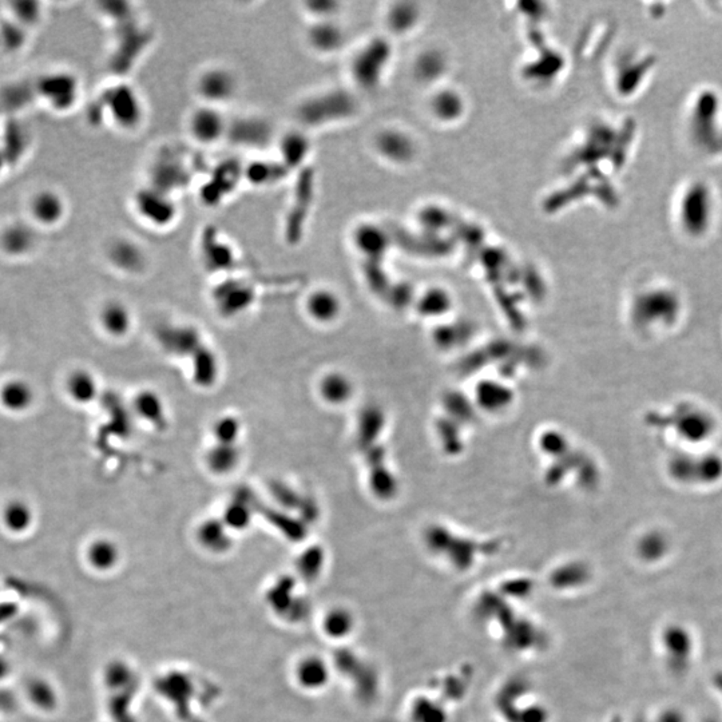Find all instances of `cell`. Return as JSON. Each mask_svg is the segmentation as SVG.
<instances>
[{
  "mask_svg": "<svg viewBox=\"0 0 722 722\" xmlns=\"http://www.w3.org/2000/svg\"><path fill=\"white\" fill-rule=\"evenodd\" d=\"M682 134L688 147L701 159L722 158V94L701 86L689 96L682 110Z\"/></svg>",
  "mask_w": 722,
  "mask_h": 722,
  "instance_id": "cell-1",
  "label": "cell"
},
{
  "mask_svg": "<svg viewBox=\"0 0 722 722\" xmlns=\"http://www.w3.org/2000/svg\"><path fill=\"white\" fill-rule=\"evenodd\" d=\"M674 229L688 241L700 242L714 232L720 217V197L711 182L695 177L681 183L671 198Z\"/></svg>",
  "mask_w": 722,
  "mask_h": 722,
  "instance_id": "cell-2",
  "label": "cell"
},
{
  "mask_svg": "<svg viewBox=\"0 0 722 722\" xmlns=\"http://www.w3.org/2000/svg\"><path fill=\"white\" fill-rule=\"evenodd\" d=\"M88 118L119 134L134 136L146 125L147 103L136 84L125 78L115 79L99 91Z\"/></svg>",
  "mask_w": 722,
  "mask_h": 722,
  "instance_id": "cell-3",
  "label": "cell"
},
{
  "mask_svg": "<svg viewBox=\"0 0 722 722\" xmlns=\"http://www.w3.org/2000/svg\"><path fill=\"white\" fill-rule=\"evenodd\" d=\"M130 209L142 226L154 232H167L180 220L177 195L147 182L131 193Z\"/></svg>",
  "mask_w": 722,
  "mask_h": 722,
  "instance_id": "cell-4",
  "label": "cell"
},
{
  "mask_svg": "<svg viewBox=\"0 0 722 722\" xmlns=\"http://www.w3.org/2000/svg\"><path fill=\"white\" fill-rule=\"evenodd\" d=\"M193 91L198 103L226 109L241 94V77L225 63H209L197 72Z\"/></svg>",
  "mask_w": 722,
  "mask_h": 722,
  "instance_id": "cell-5",
  "label": "cell"
},
{
  "mask_svg": "<svg viewBox=\"0 0 722 722\" xmlns=\"http://www.w3.org/2000/svg\"><path fill=\"white\" fill-rule=\"evenodd\" d=\"M658 56L639 47L629 48L617 59L614 71V90L622 99L639 97L648 87L657 69Z\"/></svg>",
  "mask_w": 722,
  "mask_h": 722,
  "instance_id": "cell-6",
  "label": "cell"
},
{
  "mask_svg": "<svg viewBox=\"0 0 722 722\" xmlns=\"http://www.w3.org/2000/svg\"><path fill=\"white\" fill-rule=\"evenodd\" d=\"M38 102L55 114H69L75 110L82 98L81 77L71 70H53L34 81Z\"/></svg>",
  "mask_w": 722,
  "mask_h": 722,
  "instance_id": "cell-7",
  "label": "cell"
},
{
  "mask_svg": "<svg viewBox=\"0 0 722 722\" xmlns=\"http://www.w3.org/2000/svg\"><path fill=\"white\" fill-rule=\"evenodd\" d=\"M230 117L223 109L197 103L188 112L185 130L188 138L202 149L216 147L226 142Z\"/></svg>",
  "mask_w": 722,
  "mask_h": 722,
  "instance_id": "cell-8",
  "label": "cell"
},
{
  "mask_svg": "<svg viewBox=\"0 0 722 722\" xmlns=\"http://www.w3.org/2000/svg\"><path fill=\"white\" fill-rule=\"evenodd\" d=\"M106 263L126 276H139L146 272L150 256L145 245L130 235H114L103 248Z\"/></svg>",
  "mask_w": 722,
  "mask_h": 722,
  "instance_id": "cell-9",
  "label": "cell"
},
{
  "mask_svg": "<svg viewBox=\"0 0 722 722\" xmlns=\"http://www.w3.org/2000/svg\"><path fill=\"white\" fill-rule=\"evenodd\" d=\"M272 124L257 114H241L230 117L226 142H232L248 152H264L269 146H275L277 134Z\"/></svg>",
  "mask_w": 722,
  "mask_h": 722,
  "instance_id": "cell-10",
  "label": "cell"
},
{
  "mask_svg": "<svg viewBox=\"0 0 722 722\" xmlns=\"http://www.w3.org/2000/svg\"><path fill=\"white\" fill-rule=\"evenodd\" d=\"M66 197L53 188H43L29 197L27 213L29 223L38 229H54L69 216Z\"/></svg>",
  "mask_w": 722,
  "mask_h": 722,
  "instance_id": "cell-11",
  "label": "cell"
},
{
  "mask_svg": "<svg viewBox=\"0 0 722 722\" xmlns=\"http://www.w3.org/2000/svg\"><path fill=\"white\" fill-rule=\"evenodd\" d=\"M190 171L192 169L185 162L183 157L169 149L165 153L154 157L146 182L178 195L180 189L192 178Z\"/></svg>",
  "mask_w": 722,
  "mask_h": 722,
  "instance_id": "cell-12",
  "label": "cell"
},
{
  "mask_svg": "<svg viewBox=\"0 0 722 722\" xmlns=\"http://www.w3.org/2000/svg\"><path fill=\"white\" fill-rule=\"evenodd\" d=\"M39 244V229L29 221H13L0 229V253L7 258H28L37 253Z\"/></svg>",
  "mask_w": 722,
  "mask_h": 722,
  "instance_id": "cell-13",
  "label": "cell"
},
{
  "mask_svg": "<svg viewBox=\"0 0 722 722\" xmlns=\"http://www.w3.org/2000/svg\"><path fill=\"white\" fill-rule=\"evenodd\" d=\"M238 183H244V164L228 159L208 176L206 183L201 188V195L208 202L206 205H220L223 198L233 195Z\"/></svg>",
  "mask_w": 722,
  "mask_h": 722,
  "instance_id": "cell-14",
  "label": "cell"
},
{
  "mask_svg": "<svg viewBox=\"0 0 722 722\" xmlns=\"http://www.w3.org/2000/svg\"><path fill=\"white\" fill-rule=\"evenodd\" d=\"M38 402V390L34 384L22 377L11 376L0 383V408L10 415H25Z\"/></svg>",
  "mask_w": 722,
  "mask_h": 722,
  "instance_id": "cell-15",
  "label": "cell"
},
{
  "mask_svg": "<svg viewBox=\"0 0 722 722\" xmlns=\"http://www.w3.org/2000/svg\"><path fill=\"white\" fill-rule=\"evenodd\" d=\"M291 170L278 158H254L244 164V183L256 189L276 188L291 176Z\"/></svg>",
  "mask_w": 722,
  "mask_h": 722,
  "instance_id": "cell-16",
  "label": "cell"
},
{
  "mask_svg": "<svg viewBox=\"0 0 722 722\" xmlns=\"http://www.w3.org/2000/svg\"><path fill=\"white\" fill-rule=\"evenodd\" d=\"M37 522L34 506L25 498H10L0 507V526L13 537L28 534Z\"/></svg>",
  "mask_w": 722,
  "mask_h": 722,
  "instance_id": "cell-17",
  "label": "cell"
},
{
  "mask_svg": "<svg viewBox=\"0 0 722 722\" xmlns=\"http://www.w3.org/2000/svg\"><path fill=\"white\" fill-rule=\"evenodd\" d=\"M277 149V158L291 171L304 165L310 154V140L306 136V129L292 127L277 134L275 142Z\"/></svg>",
  "mask_w": 722,
  "mask_h": 722,
  "instance_id": "cell-18",
  "label": "cell"
},
{
  "mask_svg": "<svg viewBox=\"0 0 722 722\" xmlns=\"http://www.w3.org/2000/svg\"><path fill=\"white\" fill-rule=\"evenodd\" d=\"M662 645L669 667L674 673L685 671L693 653L692 634L682 626H669L662 634Z\"/></svg>",
  "mask_w": 722,
  "mask_h": 722,
  "instance_id": "cell-19",
  "label": "cell"
},
{
  "mask_svg": "<svg viewBox=\"0 0 722 722\" xmlns=\"http://www.w3.org/2000/svg\"><path fill=\"white\" fill-rule=\"evenodd\" d=\"M98 322L107 336L121 339L133 328V312L122 300L110 298L99 308Z\"/></svg>",
  "mask_w": 722,
  "mask_h": 722,
  "instance_id": "cell-20",
  "label": "cell"
},
{
  "mask_svg": "<svg viewBox=\"0 0 722 722\" xmlns=\"http://www.w3.org/2000/svg\"><path fill=\"white\" fill-rule=\"evenodd\" d=\"M304 35L308 48L317 54H331L344 42L343 29L332 19L310 22Z\"/></svg>",
  "mask_w": 722,
  "mask_h": 722,
  "instance_id": "cell-21",
  "label": "cell"
},
{
  "mask_svg": "<svg viewBox=\"0 0 722 722\" xmlns=\"http://www.w3.org/2000/svg\"><path fill=\"white\" fill-rule=\"evenodd\" d=\"M306 315L319 324H329L339 319L343 310L341 298L328 288H317L306 296L304 301Z\"/></svg>",
  "mask_w": 722,
  "mask_h": 722,
  "instance_id": "cell-22",
  "label": "cell"
},
{
  "mask_svg": "<svg viewBox=\"0 0 722 722\" xmlns=\"http://www.w3.org/2000/svg\"><path fill=\"white\" fill-rule=\"evenodd\" d=\"M66 396L77 405H88L96 402L99 395L97 376L87 368H74L63 380Z\"/></svg>",
  "mask_w": 722,
  "mask_h": 722,
  "instance_id": "cell-23",
  "label": "cell"
},
{
  "mask_svg": "<svg viewBox=\"0 0 722 722\" xmlns=\"http://www.w3.org/2000/svg\"><path fill=\"white\" fill-rule=\"evenodd\" d=\"M29 143L31 137L26 126L20 124L16 118L6 124L0 137V146L6 154L8 167L14 166L22 161L27 154Z\"/></svg>",
  "mask_w": 722,
  "mask_h": 722,
  "instance_id": "cell-24",
  "label": "cell"
},
{
  "mask_svg": "<svg viewBox=\"0 0 722 722\" xmlns=\"http://www.w3.org/2000/svg\"><path fill=\"white\" fill-rule=\"evenodd\" d=\"M233 245L226 241L221 235L214 233L208 229L206 233L199 241L201 256L209 268L225 269L233 264L235 261V249Z\"/></svg>",
  "mask_w": 722,
  "mask_h": 722,
  "instance_id": "cell-25",
  "label": "cell"
},
{
  "mask_svg": "<svg viewBox=\"0 0 722 722\" xmlns=\"http://www.w3.org/2000/svg\"><path fill=\"white\" fill-rule=\"evenodd\" d=\"M242 452L238 445L214 443L206 449L205 464L209 471L217 476L233 473L241 463Z\"/></svg>",
  "mask_w": 722,
  "mask_h": 722,
  "instance_id": "cell-26",
  "label": "cell"
},
{
  "mask_svg": "<svg viewBox=\"0 0 722 722\" xmlns=\"http://www.w3.org/2000/svg\"><path fill=\"white\" fill-rule=\"evenodd\" d=\"M119 549L115 542L109 538H96L90 542L84 550V559L87 565L96 571H109L119 562Z\"/></svg>",
  "mask_w": 722,
  "mask_h": 722,
  "instance_id": "cell-27",
  "label": "cell"
},
{
  "mask_svg": "<svg viewBox=\"0 0 722 722\" xmlns=\"http://www.w3.org/2000/svg\"><path fill=\"white\" fill-rule=\"evenodd\" d=\"M319 393L331 405L347 403L353 395V383L343 372H328L320 380Z\"/></svg>",
  "mask_w": 722,
  "mask_h": 722,
  "instance_id": "cell-28",
  "label": "cell"
},
{
  "mask_svg": "<svg viewBox=\"0 0 722 722\" xmlns=\"http://www.w3.org/2000/svg\"><path fill=\"white\" fill-rule=\"evenodd\" d=\"M133 407L140 419L152 423L154 426H161L166 420L165 404L159 398V395L150 389H143L138 392L134 398Z\"/></svg>",
  "mask_w": 722,
  "mask_h": 722,
  "instance_id": "cell-29",
  "label": "cell"
},
{
  "mask_svg": "<svg viewBox=\"0 0 722 722\" xmlns=\"http://www.w3.org/2000/svg\"><path fill=\"white\" fill-rule=\"evenodd\" d=\"M43 14V4L38 1L19 0L8 4V18L26 29L39 26Z\"/></svg>",
  "mask_w": 722,
  "mask_h": 722,
  "instance_id": "cell-30",
  "label": "cell"
},
{
  "mask_svg": "<svg viewBox=\"0 0 722 722\" xmlns=\"http://www.w3.org/2000/svg\"><path fill=\"white\" fill-rule=\"evenodd\" d=\"M1 103L4 109L11 112H19L20 109H25L29 106L37 99L35 88H34V81L29 84L19 82V84H11L4 87V90L0 94Z\"/></svg>",
  "mask_w": 722,
  "mask_h": 722,
  "instance_id": "cell-31",
  "label": "cell"
},
{
  "mask_svg": "<svg viewBox=\"0 0 722 722\" xmlns=\"http://www.w3.org/2000/svg\"><path fill=\"white\" fill-rule=\"evenodd\" d=\"M218 374V361L210 349L198 348L195 352L193 376L201 387H209Z\"/></svg>",
  "mask_w": 722,
  "mask_h": 722,
  "instance_id": "cell-32",
  "label": "cell"
},
{
  "mask_svg": "<svg viewBox=\"0 0 722 722\" xmlns=\"http://www.w3.org/2000/svg\"><path fill=\"white\" fill-rule=\"evenodd\" d=\"M297 680L304 688L319 689L328 681V670L317 658H306L297 667Z\"/></svg>",
  "mask_w": 722,
  "mask_h": 722,
  "instance_id": "cell-33",
  "label": "cell"
},
{
  "mask_svg": "<svg viewBox=\"0 0 722 722\" xmlns=\"http://www.w3.org/2000/svg\"><path fill=\"white\" fill-rule=\"evenodd\" d=\"M226 525L223 523V519L214 520L208 519L206 522L201 523L198 528V538L201 543L214 551H221L225 547H228V534H226Z\"/></svg>",
  "mask_w": 722,
  "mask_h": 722,
  "instance_id": "cell-34",
  "label": "cell"
},
{
  "mask_svg": "<svg viewBox=\"0 0 722 722\" xmlns=\"http://www.w3.org/2000/svg\"><path fill=\"white\" fill-rule=\"evenodd\" d=\"M28 29L10 18H6L0 22V42H1V51L6 50L8 53H15L23 48L27 43Z\"/></svg>",
  "mask_w": 722,
  "mask_h": 722,
  "instance_id": "cell-35",
  "label": "cell"
},
{
  "mask_svg": "<svg viewBox=\"0 0 722 722\" xmlns=\"http://www.w3.org/2000/svg\"><path fill=\"white\" fill-rule=\"evenodd\" d=\"M355 625L352 614L346 609H334L324 618V630L329 637L344 638L350 634Z\"/></svg>",
  "mask_w": 722,
  "mask_h": 722,
  "instance_id": "cell-36",
  "label": "cell"
},
{
  "mask_svg": "<svg viewBox=\"0 0 722 722\" xmlns=\"http://www.w3.org/2000/svg\"><path fill=\"white\" fill-rule=\"evenodd\" d=\"M214 443L237 445L241 436V423L235 416L220 417L213 426Z\"/></svg>",
  "mask_w": 722,
  "mask_h": 722,
  "instance_id": "cell-37",
  "label": "cell"
},
{
  "mask_svg": "<svg viewBox=\"0 0 722 722\" xmlns=\"http://www.w3.org/2000/svg\"><path fill=\"white\" fill-rule=\"evenodd\" d=\"M374 226H360L353 233V242L357 249L365 253L380 251L384 247L383 237Z\"/></svg>",
  "mask_w": 722,
  "mask_h": 722,
  "instance_id": "cell-38",
  "label": "cell"
},
{
  "mask_svg": "<svg viewBox=\"0 0 722 722\" xmlns=\"http://www.w3.org/2000/svg\"><path fill=\"white\" fill-rule=\"evenodd\" d=\"M27 693L29 701H31L37 708L50 710V709L55 707V695H54V692L51 690V688L48 686V683H46L44 681H31V682L28 683Z\"/></svg>",
  "mask_w": 722,
  "mask_h": 722,
  "instance_id": "cell-39",
  "label": "cell"
},
{
  "mask_svg": "<svg viewBox=\"0 0 722 722\" xmlns=\"http://www.w3.org/2000/svg\"><path fill=\"white\" fill-rule=\"evenodd\" d=\"M337 4L334 1L324 0H306L303 3V10L313 20H329L334 14Z\"/></svg>",
  "mask_w": 722,
  "mask_h": 722,
  "instance_id": "cell-40",
  "label": "cell"
},
{
  "mask_svg": "<svg viewBox=\"0 0 722 722\" xmlns=\"http://www.w3.org/2000/svg\"><path fill=\"white\" fill-rule=\"evenodd\" d=\"M667 544L658 535H649L639 544V554L646 560H657L665 554Z\"/></svg>",
  "mask_w": 722,
  "mask_h": 722,
  "instance_id": "cell-41",
  "label": "cell"
},
{
  "mask_svg": "<svg viewBox=\"0 0 722 722\" xmlns=\"http://www.w3.org/2000/svg\"><path fill=\"white\" fill-rule=\"evenodd\" d=\"M250 515L245 507L239 503L237 504H232L226 508V513H225V518H223V523L226 525V527L236 528V530H241V528L247 527L248 523H249Z\"/></svg>",
  "mask_w": 722,
  "mask_h": 722,
  "instance_id": "cell-42",
  "label": "cell"
},
{
  "mask_svg": "<svg viewBox=\"0 0 722 722\" xmlns=\"http://www.w3.org/2000/svg\"><path fill=\"white\" fill-rule=\"evenodd\" d=\"M435 109L439 115L447 118L458 115L460 112V100L458 96H454L451 93H443L438 96L435 100Z\"/></svg>",
  "mask_w": 722,
  "mask_h": 722,
  "instance_id": "cell-43",
  "label": "cell"
},
{
  "mask_svg": "<svg viewBox=\"0 0 722 722\" xmlns=\"http://www.w3.org/2000/svg\"><path fill=\"white\" fill-rule=\"evenodd\" d=\"M448 297L447 294L440 291H432L423 298V310H426L430 315L442 313L443 309L448 306Z\"/></svg>",
  "mask_w": 722,
  "mask_h": 722,
  "instance_id": "cell-44",
  "label": "cell"
},
{
  "mask_svg": "<svg viewBox=\"0 0 722 722\" xmlns=\"http://www.w3.org/2000/svg\"><path fill=\"white\" fill-rule=\"evenodd\" d=\"M657 722H686L685 716L681 713L680 710L677 709H667L664 710L659 717L657 718Z\"/></svg>",
  "mask_w": 722,
  "mask_h": 722,
  "instance_id": "cell-45",
  "label": "cell"
},
{
  "mask_svg": "<svg viewBox=\"0 0 722 722\" xmlns=\"http://www.w3.org/2000/svg\"><path fill=\"white\" fill-rule=\"evenodd\" d=\"M8 673H10V665H8L7 659L0 658V680L6 678Z\"/></svg>",
  "mask_w": 722,
  "mask_h": 722,
  "instance_id": "cell-46",
  "label": "cell"
},
{
  "mask_svg": "<svg viewBox=\"0 0 722 722\" xmlns=\"http://www.w3.org/2000/svg\"><path fill=\"white\" fill-rule=\"evenodd\" d=\"M8 169V162H7V158H6V154L3 152L1 146H0V176L6 173V170Z\"/></svg>",
  "mask_w": 722,
  "mask_h": 722,
  "instance_id": "cell-47",
  "label": "cell"
},
{
  "mask_svg": "<svg viewBox=\"0 0 722 722\" xmlns=\"http://www.w3.org/2000/svg\"><path fill=\"white\" fill-rule=\"evenodd\" d=\"M714 686L716 689L720 692L722 695V673H718L716 677H714Z\"/></svg>",
  "mask_w": 722,
  "mask_h": 722,
  "instance_id": "cell-48",
  "label": "cell"
},
{
  "mask_svg": "<svg viewBox=\"0 0 722 722\" xmlns=\"http://www.w3.org/2000/svg\"><path fill=\"white\" fill-rule=\"evenodd\" d=\"M0 51H1V42H0Z\"/></svg>",
  "mask_w": 722,
  "mask_h": 722,
  "instance_id": "cell-49",
  "label": "cell"
},
{
  "mask_svg": "<svg viewBox=\"0 0 722 722\" xmlns=\"http://www.w3.org/2000/svg\"><path fill=\"white\" fill-rule=\"evenodd\" d=\"M612 722H619V721H618V720H614V721H612Z\"/></svg>",
  "mask_w": 722,
  "mask_h": 722,
  "instance_id": "cell-50",
  "label": "cell"
},
{
  "mask_svg": "<svg viewBox=\"0 0 722 722\" xmlns=\"http://www.w3.org/2000/svg\"><path fill=\"white\" fill-rule=\"evenodd\" d=\"M708 722H716V721H708Z\"/></svg>",
  "mask_w": 722,
  "mask_h": 722,
  "instance_id": "cell-51",
  "label": "cell"
}]
</instances>
